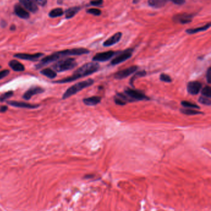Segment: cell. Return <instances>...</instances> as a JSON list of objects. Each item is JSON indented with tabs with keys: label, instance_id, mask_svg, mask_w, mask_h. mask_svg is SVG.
Wrapping results in <instances>:
<instances>
[{
	"label": "cell",
	"instance_id": "277c9868",
	"mask_svg": "<svg viewBox=\"0 0 211 211\" xmlns=\"http://www.w3.org/2000/svg\"><path fill=\"white\" fill-rule=\"evenodd\" d=\"M123 93L127 97L128 102L150 100L149 97L146 96L143 91L137 89L128 88L124 91Z\"/></svg>",
	"mask_w": 211,
	"mask_h": 211
},
{
	"label": "cell",
	"instance_id": "ba28073f",
	"mask_svg": "<svg viewBox=\"0 0 211 211\" xmlns=\"http://www.w3.org/2000/svg\"><path fill=\"white\" fill-rule=\"evenodd\" d=\"M119 52L107 51L96 54L92 58V61L95 62H105L110 60L112 57L118 53Z\"/></svg>",
	"mask_w": 211,
	"mask_h": 211
},
{
	"label": "cell",
	"instance_id": "ac0fdd59",
	"mask_svg": "<svg viewBox=\"0 0 211 211\" xmlns=\"http://www.w3.org/2000/svg\"><path fill=\"white\" fill-rule=\"evenodd\" d=\"M9 67L15 71H24L25 69L24 66L16 60H13L9 62Z\"/></svg>",
	"mask_w": 211,
	"mask_h": 211
},
{
	"label": "cell",
	"instance_id": "603a6c76",
	"mask_svg": "<svg viewBox=\"0 0 211 211\" xmlns=\"http://www.w3.org/2000/svg\"><path fill=\"white\" fill-rule=\"evenodd\" d=\"M147 75V73L146 71H144V70H143V71H138L136 73H135L133 76L131 78L130 81H129V84L130 85L133 87L134 86V82L136 79H138V78H143V77H144Z\"/></svg>",
	"mask_w": 211,
	"mask_h": 211
},
{
	"label": "cell",
	"instance_id": "74e56055",
	"mask_svg": "<svg viewBox=\"0 0 211 211\" xmlns=\"http://www.w3.org/2000/svg\"><path fill=\"white\" fill-rule=\"evenodd\" d=\"M8 110V107L6 105L2 106L0 107V112L1 113H5Z\"/></svg>",
	"mask_w": 211,
	"mask_h": 211
},
{
	"label": "cell",
	"instance_id": "7c38bea8",
	"mask_svg": "<svg viewBox=\"0 0 211 211\" xmlns=\"http://www.w3.org/2000/svg\"><path fill=\"white\" fill-rule=\"evenodd\" d=\"M43 53H37L35 54H27V53H17L14 55V58L21 59L24 60H28L32 61H35L40 58L43 56Z\"/></svg>",
	"mask_w": 211,
	"mask_h": 211
},
{
	"label": "cell",
	"instance_id": "e0dca14e",
	"mask_svg": "<svg viewBox=\"0 0 211 211\" xmlns=\"http://www.w3.org/2000/svg\"><path fill=\"white\" fill-rule=\"evenodd\" d=\"M102 97L100 96H92L83 99V102L88 106H95L100 103Z\"/></svg>",
	"mask_w": 211,
	"mask_h": 211
},
{
	"label": "cell",
	"instance_id": "ffe728a7",
	"mask_svg": "<svg viewBox=\"0 0 211 211\" xmlns=\"http://www.w3.org/2000/svg\"><path fill=\"white\" fill-rule=\"evenodd\" d=\"M167 2L166 0H150V1H148L147 3L150 7L158 9L165 6Z\"/></svg>",
	"mask_w": 211,
	"mask_h": 211
},
{
	"label": "cell",
	"instance_id": "7a4b0ae2",
	"mask_svg": "<svg viewBox=\"0 0 211 211\" xmlns=\"http://www.w3.org/2000/svg\"><path fill=\"white\" fill-rule=\"evenodd\" d=\"M93 83H94V81L92 79H89L85 81L79 82L75 84V85L69 87L66 90V91L64 93L62 99L63 100L67 99V98L76 94L78 92H80L84 89H85L87 87L91 86L93 84Z\"/></svg>",
	"mask_w": 211,
	"mask_h": 211
},
{
	"label": "cell",
	"instance_id": "f1b7e54d",
	"mask_svg": "<svg viewBox=\"0 0 211 211\" xmlns=\"http://www.w3.org/2000/svg\"><path fill=\"white\" fill-rule=\"evenodd\" d=\"M160 80L162 82H167V83H170L172 81V78L169 75L164 74V73H162L160 75Z\"/></svg>",
	"mask_w": 211,
	"mask_h": 211
},
{
	"label": "cell",
	"instance_id": "6da1fadb",
	"mask_svg": "<svg viewBox=\"0 0 211 211\" xmlns=\"http://www.w3.org/2000/svg\"><path fill=\"white\" fill-rule=\"evenodd\" d=\"M100 68V65L99 63L96 62H90L84 64L73 73V75L61 80L54 81L53 83L58 84H64L67 82H71L78 79L85 78L89 75L96 73Z\"/></svg>",
	"mask_w": 211,
	"mask_h": 211
},
{
	"label": "cell",
	"instance_id": "3957f363",
	"mask_svg": "<svg viewBox=\"0 0 211 211\" xmlns=\"http://www.w3.org/2000/svg\"><path fill=\"white\" fill-rule=\"evenodd\" d=\"M77 64L78 63L75 59L68 58L58 61L55 64H53L52 67L54 69L55 71L60 73L73 69L76 67Z\"/></svg>",
	"mask_w": 211,
	"mask_h": 211
},
{
	"label": "cell",
	"instance_id": "484cf974",
	"mask_svg": "<svg viewBox=\"0 0 211 211\" xmlns=\"http://www.w3.org/2000/svg\"><path fill=\"white\" fill-rule=\"evenodd\" d=\"M181 105H182L183 107H184V108H188V109H189V108H190V109H191V108H193V109H199V108H200V107H199L198 105H196V104H194V103L190 102H189V101L183 100V101H181Z\"/></svg>",
	"mask_w": 211,
	"mask_h": 211
},
{
	"label": "cell",
	"instance_id": "8992f818",
	"mask_svg": "<svg viewBox=\"0 0 211 211\" xmlns=\"http://www.w3.org/2000/svg\"><path fill=\"white\" fill-rule=\"evenodd\" d=\"M60 59L63 57H66L69 56H75V55H82L88 54L90 53V51L84 48H78V49H67L60 52H56Z\"/></svg>",
	"mask_w": 211,
	"mask_h": 211
},
{
	"label": "cell",
	"instance_id": "cb8c5ba5",
	"mask_svg": "<svg viewBox=\"0 0 211 211\" xmlns=\"http://www.w3.org/2000/svg\"><path fill=\"white\" fill-rule=\"evenodd\" d=\"M180 111L187 115H201L203 114V112L194 110V109H188V108H182L180 109Z\"/></svg>",
	"mask_w": 211,
	"mask_h": 211
},
{
	"label": "cell",
	"instance_id": "e575fe53",
	"mask_svg": "<svg viewBox=\"0 0 211 211\" xmlns=\"http://www.w3.org/2000/svg\"><path fill=\"white\" fill-rule=\"evenodd\" d=\"M104 3V2L103 1H94V2H90V4L92 5V6H100L102 5V4Z\"/></svg>",
	"mask_w": 211,
	"mask_h": 211
},
{
	"label": "cell",
	"instance_id": "8fae6325",
	"mask_svg": "<svg viewBox=\"0 0 211 211\" xmlns=\"http://www.w3.org/2000/svg\"><path fill=\"white\" fill-rule=\"evenodd\" d=\"M202 88V84L197 81H191L187 84V91L190 94L196 96L200 92Z\"/></svg>",
	"mask_w": 211,
	"mask_h": 211
},
{
	"label": "cell",
	"instance_id": "f546056e",
	"mask_svg": "<svg viewBox=\"0 0 211 211\" xmlns=\"http://www.w3.org/2000/svg\"><path fill=\"white\" fill-rule=\"evenodd\" d=\"M86 12L89 14H92L93 16H99L102 14V11L101 10H100L99 9H97V8H90L89 9L86 11Z\"/></svg>",
	"mask_w": 211,
	"mask_h": 211
},
{
	"label": "cell",
	"instance_id": "4dcf8cb0",
	"mask_svg": "<svg viewBox=\"0 0 211 211\" xmlns=\"http://www.w3.org/2000/svg\"><path fill=\"white\" fill-rule=\"evenodd\" d=\"M199 102L202 105H207V106H210L211 105V101L210 100V99H208V98H206L205 97H203V96H201L199 98V100H198Z\"/></svg>",
	"mask_w": 211,
	"mask_h": 211
},
{
	"label": "cell",
	"instance_id": "44dd1931",
	"mask_svg": "<svg viewBox=\"0 0 211 211\" xmlns=\"http://www.w3.org/2000/svg\"><path fill=\"white\" fill-rule=\"evenodd\" d=\"M81 9L80 6H75L68 8L65 11V16L66 19H71Z\"/></svg>",
	"mask_w": 211,
	"mask_h": 211
},
{
	"label": "cell",
	"instance_id": "9c48e42d",
	"mask_svg": "<svg viewBox=\"0 0 211 211\" xmlns=\"http://www.w3.org/2000/svg\"><path fill=\"white\" fill-rule=\"evenodd\" d=\"M138 69V67L137 66H132L128 68H126L123 70H120V71L116 72L114 75V78L116 79H123L128 76L133 75L134 73H135L137 69Z\"/></svg>",
	"mask_w": 211,
	"mask_h": 211
},
{
	"label": "cell",
	"instance_id": "836d02e7",
	"mask_svg": "<svg viewBox=\"0 0 211 211\" xmlns=\"http://www.w3.org/2000/svg\"><path fill=\"white\" fill-rule=\"evenodd\" d=\"M210 71H211V69H210V67H209L208 69L207 70V72H206V80H207V82L208 84H210Z\"/></svg>",
	"mask_w": 211,
	"mask_h": 211
},
{
	"label": "cell",
	"instance_id": "7402d4cb",
	"mask_svg": "<svg viewBox=\"0 0 211 211\" xmlns=\"http://www.w3.org/2000/svg\"><path fill=\"white\" fill-rule=\"evenodd\" d=\"M40 73L42 75L47 77L48 78L51 79L55 78L57 76L56 72L54 71V70L50 69V68H46V69H42V71H40Z\"/></svg>",
	"mask_w": 211,
	"mask_h": 211
},
{
	"label": "cell",
	"instance_id": "52a82bcc",
	"mask_svg": "<svg viewBox=\"0 0 211 211\" xmlns=\"http://www.w3.org/2000/svg\"><path fill=\"white\" fill-rule=\"evenodd\" d=\"M195 14H191V13L178 14H175L172 17V20L174 22L177 23V24H186L192 22L193 19L195 17Z\"/></svg>",
	"mask_w": 211,
	"mask_h": 211
},
{
	"label": "cell",
	"instance_id": "5bb4252c",
	"mask_svg": "<svg viewBox=\"0 0 211 211\" xmlns=\"http://www.w3.org/2000/svg\"><path fill=\"white\" fill-rule=\"evenodd\" d=\"M7 103H8V104L10 105L11 106H13L14 107H17V108H24L33 109V108H36L39 107V105L31 104H28V103H26L24 102L11 100V101H8Z\"/></svg>",
	"mask_w": 211,
	"mask_h": 211
},
{
	"label": "cell",
	"instance_id": "f35d334b",
	"mask_svg": "<svg viewBox=\"0 0 211 211\" xmlns=\"http://www.w3.org/2000/svg\"><path fill=\"white\" fill-rule=\"evenodd\" d=\"M10 29H11V31H14V30H16V26H15L14 25H12V26L10 27Z\"/></svg>",
	"mask_w": 211,
	"mask_h": 211
},
{
	"label": "cell",
	"instance_id": "1f68e13d",
	"mask_svg": "<svg viewBox=\"0 0 211 211\" xmlns=\"http://www.w3.org/2000/svg\"><path fill=\"white\" fill-rule=\"evenodd\" d=\"M9 74V70L8 69H5L2 71H0V79H2L6 77L7 76H8Z\"/></svg>",
	"mask_w": 211,
	"mask_h": 211
},
{
	"label": "cell",
	"instance_id": "d6986e66",
	"mask_svg": "<svg viewBox=\"0 0 211 211\" xmlns=\"http://www.w3.org/2000/svg\"><path fill=\"white\" fill-rule=\"evenodd\" d=\"M210 27V23L209 22L207 24H206V25L202 26V27H196V28H193V29H188L186 30V33H187V34H195L200 32H203V31H206L207 29H209Z\"/></svg>",
	"mask_w": 211,
	"mask_h": 211
},
{
	"label": "cell",
	"instance_id": "4fadbf2b",
	"mask_svg": "<svg viewBox=\"0 0 211 211\" xmlns=\"http://www.w3.org/2000/svg\"><path fill=\"white\" fill-rule=\"evenodd\" d=\"M122 33L120 32L115 33L113 36L110 37L108 39H107L104 43L103 45L105 47H108V46H111L112 45H114L115 44L117 43L120 42L122 37Z\"/></svg>",
	"mask_w": 211,
	"mask_h": 211
},
{
	"label": "cell",
	"instance_id": "ab89813d",
	"mask_svg": "<svg viewBox=\"0 0 211 211\" xmlns=\"http://www.w3.org/2000/svg\"><path fill=\"white\" fill-rule=\"evenodd\" d=\"M133 3H139V1H133Z\"/></svg>",
	"mask_w": 211,
	"mask_h": 211
},
{
	"label": "cell",
	"instance_id": "d4e9b609",
	"mask_svg": "<svg viewBox=\"0 0 211 211\" xmlns=\"http://www.w3.org/2000/svg\"><path fill=\"white\" fill-rule=\"evenodd\" d=\"M63 14H64V11H63V9L60 8H57L52 9L49 13V16L52 18H55V17H60Z\"/></svg>",
	"mask_w": 211,
	"mask_h": 211
},
{
	"label": "cell",
	"instance_id": "2e32d148",
	"mask_svg": "<svg viewBox=\"0 0 211 211\" xmlns=\"http://www.w3.org/2000/svg\"><path fill=\"white\" fill-rule=\"evenodd\" d=\"M19 3L24 6L26 9L32 12L36 13L38 11V6L35 1L30 0H20Z\"/></svg>",
	"mask_w": 211,
	"mask_h": 211
},
{
	"label": "cell",
	"instance_id": "4316f807",
	"mask_svg": "<svg viewBox=\"0 0 211 211\" xmlns=\"http://www.w3.org/2000/svg\"><path fill=\"white\" fill-rule=\"evenodd\" d=\"M201 94L203 97L208 99H210L211 97V89L209 85H206L202 89Z\"/></svg>",
	"mask_w": 211,
	"mask_h": 211
},
{
	"label": "cell",
	"instance_id": "d6a6232c",
	"mask_svg": "<svg viewBox=\"0 0 211 211\" xmlns=\"http://www.w3.org/2000/svg\"><path fill=\"white\" fill-rule=\"evenodd\" d=\"M114 101L115 102V104L116 105H125L126 104V103L125 102H124L123 100H122V99L118 98V97H115V99H114Z\"/></svg>",
	"mask_w": 211,
	"mask_h": 211
},
{
	"label": "cell",
	"instance_id": "8d00e7d4",
	"mask_svg": "<svg viewBox=\"0 0 211 211\" xmlns=\"http://www.w3.org/2000/svg\"><path fill=\"white\" fill-rule=\"evenodd\" d=\"M172 3L175 5L181 6V5H184L186 3V2L183 1V0H176V1H172Z\"/></svg>",
	"mask_w": 211,
	"mask_h": 211
},
{
	"label": "cell",
	"instance_id": "83f0119b",
	"mask_svg": "<svg viewBox=\"0 0 211 211\" xmlns=\"http://www.w3.org/2000/svg\"><path fill=\"white\" fill-rule=\"evenodd\" d=\"M13 91H8L7 92L4 93L3 94H2V96H0V102H5L6 101L7 99L11 98L13 96Z\"/></svg>",
	"mask_w": 211,
	"mask_h": 211
},
{
	"label": "cell",
	"instance_id": "5b68a950",
	"mask_svg": "<svg viewBox=\"0 0 211 211\" xmlns=\"http://www.w3.org/2000/svg\"><path fill=\"white\" fill-rule=\"evenodd\" d=\"M133 52V49H128L125 50L124 51L119 52L117 54L118 55H116V56L111 61V63H110L111 64L117 65V64H119L125 62V61L128 60L132 56Z\"/></svg>",
	"mask_w": 211,
	"mask_h": 211
},
{
	"label": "cell",
	"instance_id": "9a60e30c",
	"mask_svg": "<svg viewBox=\"0 0 211 211\" xmlns=\"http://www.w3.org/2000/svg\"><path fill=\"white\" fill-rule=\"evenodd\" d=\"M14 13L19 17L21 19H29L30 17V14L29 12L23 8L22 5L19 4L15 5Z\"/></svg>",
	"mask_w": 211,
	"mask_h": 211
},
{
	"label": "cell",
	"instance_id": "30bf717a",
	"mask_svg": "<svg viewBox=\"0 0 211 211\" xmlns=\"http://www.w3.org/2000/svg\"><path fill=\"white\" fill-rule=\"evenodd\" d=\"M45 91V90L39 86H36V85H34L32 86L31 87H30L24 93V95H23L22 97L24 99L29 100V99H31L35 95H37V94H40V93H43Z\"/></svg>",
	"mask_w": 211,
	"mask_h": 211
},
{
	"label": "cell",
	"instance_id": "d590c367",
	"mask_svg": "<svg viewBox=\"0 0 211 211\" xmlns=\"http://www.w3.org/2000/svg\"><path fill=\"white\" fill-rule=\"evenodd\" d=\"M35 2L37 5H40L42 6H45L46 4L47 3V2L45 1V0H37V1H35Z\"/></svg>",
	"mask_w": 211,
	"mask_h": 211
}]
</instances>
